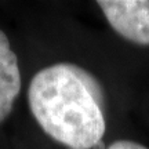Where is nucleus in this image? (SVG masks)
I'll return each mask as SVG.
<instances>
[{"mask_svg": "<svg viewBox=\"0 0 149 149\" xmlns=\"http://www.w3.org/2000/svg\"><path fill=\"white\" fill-rule=\"evenodd\" d=\"M98 6L116 33L149 46V0H100Z\"/></svg>", "mask_w": 149, "mask_h": 149, "instance_id": "2", "label": "nucleus"}, {"mask_svg": "<svg viewBox=\"0 0 149 149\" xmlns=\"http://www.w3.org/2000/svg\"><path fill=\"white\" fill-rule=\"evenodd\" d=\"M108 149H148V148L144 146V145L138 144V142H134V141L119 139V141H115Z\"/></svg>", "mask_w": 149, "mask_h": 149, "instance_id": "4", "label": "nucleus"}, {"mask_svg": "<svg viewBox=\"0 0 149 149\" xmlns=\"http://www.w3.org/2000/svg\"><path fill=\"white\" fill-rule=\"evenodd\" d=\"M33 117L48 137L70 149H101L107 130L100 86L88 72L59 62L39 70L29 83Z\"/></svg>", "mask_w": 149, "mask_h": 149, "instance_id": "1", "label": "nucleus"}, {"mask_svg": "<svg viewBox=\"0 0 149 149\" xmlns=\"http://www.w3.org/2000/svg\"><path fill=\"white\" fill-rule=\"evenodd\" d=\"M21 90V72L18 58L8 37L0 29V123L10 115Z\"/></svg>", "mask_w": 149, "mask_h": 149, "instance_id": "3", "label": "nucleus"}]
</instances>
